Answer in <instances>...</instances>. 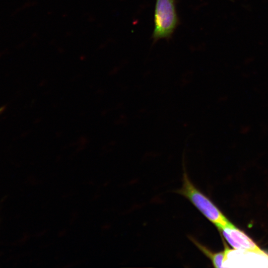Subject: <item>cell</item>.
<instances>
[{"label":"cell","instance_id":"1","mask_svg":"<svg viewBox=\"0 0 268 268\" xmlns=\"http://www.w3.org/2000/svg\"><path fill=\"white\" fill-rule=\"evenodd\" d=\"M177 192L187 198L219 230L232 224L211 200L193 185L186 172L183 176L182 187Z\"/></svg>","mask_w":268,"mask_h":268},{"label":"cell","instance_id":"2","mask_svg":"<svg viewBox=\"0 0 268 268\" xmlns=\"http://www.w3.org/2000/svg\"><path fill=\"white\" fill-rule=\"evenodd\" d=\"M153 21V42L171 38L180 23L175 0H156Z\"/></svg>","mask_w":268,"mask_h":268},{"label":"cell","instance_id":"3","mask_svg":"<svg viewBox=\"0 0 268 268\" xmlns=\"http://www.w3.org/2000/svg\"><path fill=\"white\" fill-rule=\"evenodd\" d=\"M222 268H268V253L257 250L230 249L226 245Z\"/></svg>","mask_w":268,"mask_h":268},{"label":"cell","instance_id":"4","mask_svg":"<svg viewBox=\"0 0 268 268\" xmlns=\"http://www.w3.org/2000/svg\"><path fill=\"white\" fill-rule=\"evenodd\" d=\"M219 231L234 249L252 250L260 249L252 239L233 224L219 229Z\"/></svg>","mask_w":268,"mask_h":268},{"label":"cell","instance_id":"5","mask_svg":"<svg viewBox=\"0 0 268 268\" xmlns=\"http://www.w3.org/2000/svg\"><path fill=\"white\" fill-rule=\"evenodd\" d=\"M191 240L198 248L211 261L214 267L222 268L225 257L224 250L222 252L213 253L204 246L198 242L193 238H191Z\"/></svg>","mask_w":268,"mask_h":268},{"label":"cell","instance_id":"6","mask_svg":"<svg viewBox=\"0 0 268 268\" xmlns=\"http://www.w3.org/2000/svg\"><path fill=\"white\" fill-rule=\"evenodd\" d=\"M4 107H2L0 108V113H1L3 111V110H4Z\"/></svg>","mask_w":268,"mask_h":268},{"label":"cell","instance_id":"7","mask_svg":"<svg viewBox=\"0 0 268 268\" xmlns=\"http://www.w3.org/2000/svg\"></svg>","mask_w":268,"mask_h":268}]
</instances>
